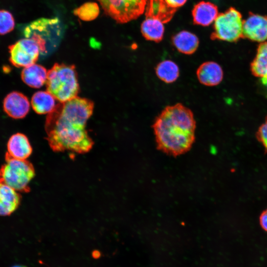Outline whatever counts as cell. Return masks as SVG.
<instances>
[{"label": "cell", "mask_w": 267, "mask_h": 267, "mask_svg": "<svg viewBox=\"0 0 267 267\" xmlns=\"http://www.w3.org/2000/svg\"><path fill=\"white\" fill-rule=\"evenodd\" d=\"M55 99L48 91H39L35 93L32 97L31 105L37 114H49L56 106Z\"/></svg>", "instance_id": "obj_18"}, {"label": "cell", "mask_w": 267, "mask_h": 267, "mask_svg": "<svg viewBox=\"0 0 267 267\" xmlns=\"http://www.w3.org/2000/svg\"><path fill=\"white\" fill-rule=\"evenodd\" d=\"M243 37L257 42L267 40V16L250 14L243 21Z\"/></svg>", "instance_id": "obj_9"}, {"label": "cell", "mask_w": 267, "mask_h": 267, "mask_svg": "<svg viewBox=\"0 0 267 267\" xmlns=\"http://www.w3.org/2000/svg\"><path fill=\"white\" fill-rule=\"evenodd\" d=\"M46 88L61 103L76 97L79 91L77 74L73 65L55 63L47 72Z\"/></svg>", "instance_id": "obj_3"}, {"label": "cell", "mask_w": 267, "mask_h": 267, "mask_svg": "<svg viewBox=\"0 0 267 267\" xmlns=\"http://www.w3.org/2000/svg\"><path fill=\"white\" fill-rule=\"evenodd\" d=\"M105 13L119 23H126L141 15L148 0H98Z\"/></svg>", "instance_id": "obj_7"}, {"label": "cell", "mask_w": 267, "mask_h": 267, "mask_svg": "<svg viewBox=\"0 0 267 267\" xmlns=\"http://www.w3.org/2000/svg\"><path fill=\"white\" fill-rule=\"evenodd\" d=\"M165 3L170 7L176 9L183 5L187 0H164Z\"/></svg>", "instance_id": "obj_24"}, {"label": "cell", "mask_w": 267, "mask_h": 267, "mask_svg": "<svg viewBox=\"0 0 267 267\" xmlns=\"http://www.w3.org/2000/svg\"><path fill=\"white\" fill-rule=\"evenodd\" d=\"M12 267H27L25 266H23V265H15V266H12Z\"/></svg>", "instance_id": "obj_27"}, {"label": "cell", "mask_w": 267, "mask_h": 267, "mask_svg": "<svg viewBox=\"0 0 267 267\" xmlns=\"http://www.w3.org/2000/svg\"><path fill=\"white\" fill-rule=\"evenodd\" d=\"M64 28L60 19L41 18L27 25L23 30L25 38H31L38 44L41 54L55 47L60 41Z\"/></svg>", "instance_id": "obj_4"}, {"label": "cell", "mask_w": 267, "mask_h": 267, "mask_svg": "<svg viewBox=\"0 0 267 267\" xmlns=\"http://www.w3.org/2000/svg\"><path fill=\"white\" fill-rule=\"evenodd\" d=\"M14 25V19L11 13L5 10H0V35L9 33Z\"/></svg>", "instance_id": "obj_22"}, {"label": "cell", "mask_w": 267, "mask_h": 267, "mask_svg": "<svg viewBox=\"0 0 267 267\" xmlns=\"http://www.w3.org/2000/svg\"><path fill=\"white\" fill-rule=\"evenodd\" d=\"M172 41L178 51L186 55L194 53L199 44V39L195 34L185 30L173 36Z\"/></svg>", "instance_id": "obj_16"}, {"label": "cell", "mask_w": 267, "mask_h": 267, "mask_svg": "<svg viewBox=\"0 0 267 267\" xmlns=\"http://www.w3.org/2000/svg\"><path fill=\"white\" fill-rule=\"evenodd\" d=\"M163 24L159 19L146 17L141 25V33L146 40L159 43L164 36Z\"/></svg>", "instance_id": "obj_17"}, {"label": "cell", "mask_w": 267, "mask_h": 267, "mask_svg": "<svg viewBox=\"0 0 267 267\" xmlns=\"http://www.w3.org/2000/svg\"><path fill=\"white\" fill-rule=\"evenodd\" d=\"M196 73L200 83L209 87L219 84L223 76L221 66L214 61L203 62L198 67Z\"/></svg>", "instance_id": "obj_11"}, {"label": "cell", "mask_w": 267, "mask_h": 267, "mask_svg": "<svg viewBox=\"0 0 267 267\" xmlns=\"http://www.w3.org/2000/svg\"><path fill=\"white\" fill-rule=\"evenodd\" d=\"M261 82L267 90V76L261 78Z\"/></svg>", "instance_id": "obj_26"}, {"label": "cell", "mask_w": 267, "mask_h": 267, "mask_svg": "<svg viewBox=\"0 0 267 267\" xmlns=\"http://www.w3.org/2000/svg\"><path fill=\"white\" fill-rule=\"evenodd\" d=\"M45 129L46 140L55 152L84 154L93 146V141L86 125L62 117L54 109L46 117Z\"/></svg>", "instance_id": "obj_2"}, {"label": "cell", "mask_w": 267, "mask_h": 267, "mask_svg": "<svg viewBox=\"0 0 267 267\" xmlns=\"http://www.w3.org/2000/svg\"><path fill=\"white\" fill-rule=\"evenodd\" d=\"M21 201L19 193L0 182V216L11 215L18 207Z\"/></svg>", "instance_id": "obj_14"}, {"label": "cell", "mask_w": 267, "mask_h": 267, "mask_svg": "<svg viewBox=\"0 0 267 267\" xmlns=\"http://www.w3.org/2000/svg\"><path fill=\"white\" fill-rule=\"evenodd\" d=\"M35 175L34 168L30 162L6 154L5 163L0 168V182L18 192H28L29 183Z\"/></svg>", "instance_id": "obj_5"}, {"label": "cell", "mask_w": 267, "mask_h": 267, "mask_svg": "<svg viewBox=\"0 0 267 267\" xmlns=\"http://www.w3.org/2000/svg\"><path fill=\"white\" fill-rule=\"evenodd\" d=\"M157 77L163 82L171 84L175 82L179 76L178 65L169 59L159 62L155 68Z\"/></svg>", "instance_id": "obj_19"}, {"label": "cell", "mask_w": 267, "mask_h": 267, "mask_svg": "<svg viewBox=\"0 0 267 267\" xmlns=\"http://www.w3.org/2000/svg\"><path fill=\"white\" fill-rule=\"evenodd\" d=\"M251 68L255 76L261 78L267 76V42L262 43L259 45Z\"/></svg>", "instance_id": "obj_20"}, {"label": "cell", "mask_w": 267, "mask_h": 267, "mask_svg": "<svg viewBox=\"0 0 267 267\" xmlns=\"http://www.w3.org/2000/svg\"><path fill=\"white\" fill-rule=\"evenodd\" d=\"M99 10L97 3L87 2L74 10V14L84 21H90L97 17Z\"/></svg>", "instance_id": "obj_21"}, {"label": "cell", "mask_w": 267, "mask_h": 267, "mask_svg": "<svg viewBox=\"0 0 267 267\" xmlns=\"http://www.w3.org/2000/svg\"><path fill=\"white\" fill-rule=\"evenodd\" d=\"M256 135L258 140L267 151V118L265 122L259 128Z\"/></svg>", "instance_id": "obj_23"}, {"label": "cell", "mask_w": 267, "mask_h": 267, "mask_svg": "<svg viewBox=\"0 0 267 267\" xmlns=\"http://www.w3.org/2000/svg\"><path fill=\"white\" fill-rule=\"evenodd\" d=\"M9 61L16 67H25L34 64L41 53L37 43L32 39L25 38L9 46Z\"/></svg>", "instance_id": "obj_8"}, {"label": "cell", "mask_w": 267, "mask_h": 267, "mask_svg": "<svg viewBox=\"0 0 267 267\" xmlns=\"http://www.w3.org/2000/svg\"><path fill=\"white\" fill-rule=\"evenodd\" d=\"M7 149V155L21 160H26L32 152V148L28 137L19 133L12 135L9 138Z\"/></svg>", "instance_id": "obj_12"}, {"label": "cell", "mask_w": 267, "mask_h": 267, "mask_svg": "<svg viewBox=\"0 0 267 267\" xmlns=\"http://www.w3.org/2000/svg\"><path fill=\"white\" fill-rule=\"evenodd\" d=\"M152 127L158 148L168 154L177 156L186 152L195 140L194 114L181 103L166 106Z\"/></svg>", "instance_id": "obj_1"}, {"label": "cell", "mask_w": 267, "mask_h": 267, "mask_svg": "<svg viewBox=\"0 0 267 267\" xmlns=\"http://www.w3.org/2000/svg\"><path fill=\"white\" fill-rule=\"evenodd\" d=\"M260 224L262 228L267 231V209L261 214L259 218Z\"/></svg>", "instance_id": "obj_25"}, {"label": "cell", "mask_w": 267, "mask_h": 267, "mask_svg": "<svg viewBox=\"0 0 267 267\" xmlns=\"http://www.w3.org/2000/svg\"><path fill=\"white\" fill-rule=\"evenodd\" d=\"M21 76L22 81L30 87L40 88L46 82L47 71L43 66L34 63L24 67Z\"/></svg>", "instance_id": "obj_15"}, {"label": "cell", "mask_w": 267, "mask_h": 267, "mask_svg": "<svg viewBox=\"0 0 267 267\" xmlns=\"http://www.w3.org/2000/svg\"><path fill=\"white\" fill-rule=\"evenodd\" d=\"M218 14L217 6L209 1L199 2L192 10L193 23L203 26H208L212 24Z\"/></svg>", "instance_id": "obj_13"}, {"label": "cell", "mask_w": 267, "mask_h": 267, "mask_svg": "<svg viewBox=\"0 0 267 267\" xmlns=\"http://www.w3.org/2000/svg\"><path fill=\"white\" fill-rule=\"evenodd\" d=\"M30 102L28 98L18 91L8 93L3 102V108L10 117L18 119L25 117L29 111Z\"/></svg>", "instance_id": "obj_10"}, {"label": "cell", "mask_w": 267, "mask_h": 267, "mask_svg": "<svg viewBox=\"0 0 267 267\" xmlns=\"http://www.w3.org/2000/svg\"><path fill=\"white\" fill-rule=\"evenodd\" d=\"M243 21L238 10L233 7L229 8L217 16L211 39L229 42L238 40L243 37Z\"/></svg>", "instance_id": "obj_6"}]
</instances>
